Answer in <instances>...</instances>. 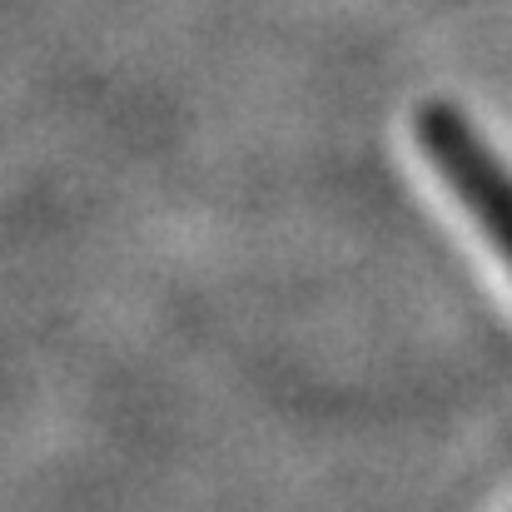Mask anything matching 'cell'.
Returning a JSON list of instances; mask_svg holds the SVG:
<instances>
[{"label": "cell", "instance_id": "obj_1", "mask_svg": "<svg viewBox=\"0 0 512 512\" xmlns=\"http://www.w3.org/2000/svg\"><path fill=\"white\" fill-rule=\"evenodd\" d=\"M413 140H418L433 179L453 194V204L463 209V219L473 224V234L488 244V254L498 259V269L512 279V174H508V165L443 100H433V105L418 110Z\"/></svg>", "mask_w": 512, "mask_h": 512}]
</instances>
